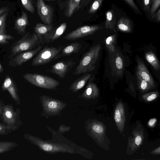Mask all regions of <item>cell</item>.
Here are the masks:
<instances>
[{"instance_id": "cell-1", "label": "cell", "mask_w": 160, "mask_h": 160, "mask_svg": "<svg viewBox=\"0 0 160 160\" xmlns=\"http://www.w3.org/2000/svg\"><path fill=\"white\" fill-rule=\"evenodd\" d=\"M52 133V140H44L39 138L28 133L23 135L24 138L31 143L38 147L41 150L48 153L58 152L78 154L85 157V149L61 137V132L56 131L47 127Z\"/></svg>"}, {"instance_id": "cell-2", "label": "cell", "mask_w": 160, "mask_h": 160, "mask_svg": "<svg viewBox=\"0 0 160 160\" xmlns=\"http://www.w3.org/2000/svg\"><path fill=\"white\" fill-rule=\"evenodd\" d=\"M101 48L100 44L92 47L82 56L73 74L79 75L93 71L96 67Z\"/></svg>"}, {"instance_id": "cell-3", "label": "cell", "mask_w": 160, "mask_h": 160, "mask_svg": "<svg viewBox=\"0 0 160 160\" xmlns=\"http://www.w3.org/2000/svg\"><path fill=\"white\" fill-rule=\"evenodd\" d=\"M39 43L36 34H31L29 32H27L22 38L12 45L11 50L12 56L13 57L22 52L34 49Z\"/></svg>"}, {"instance_id": "cell-4", "label": "cell", "mask_w": 160, "mask_h": 160, "mask_svg": "<svg viewBox=\"0 0 160 160\" xmlns=\"http://www.w3.org/2000/svg\"><path fill=\"white\" fill-rule=\"evenodd\" d=\"M23 78L28 82L36 87L48 89H56L60 83L48 76L37 73H27Z\"/></svg>"}, {"instance_id": "cell-5", "label": "cell", "mask_w": 160, "mask_h": 160, "mask_svg": "<svg viewBox=\"0 0 160 160\" xmlns=\"http://www.w3.org/2000/svg\"><path fill=\"white\" fill-rule=\"evenodd\" d=\"M39 98L43 108L42 113L46 115H60L61 112L67 106L66 103L45 95L41 96Z\"/></svg>"}, {"instance_id": "cell-6", "label": "cell", "mask_w": 160, "mask_h": 160, "mask_svg": "<svg viewBox=\"0 0 160 160\" xmlns=\"http://www.w3.org/2000/svg\"><path fill=\"white\" fill-rule=\"evenodd\" d=\"M62 46H46L41 49L33 59L32 65L38 66L46 64L54 59L63 48Z\"/></svg>"}, {"instance_id": "cell-7", "label": "cell", "mask_w": 160, "mask_h": 160, "mask_svg": "<svg viewBox=\"0 0 160 160\" xmlns=\"http://www.w3.org/2000/svg\"><path fill=\"white\" fill-rule=\"evenodd\" d=\"M20 112L19 109L15 111L12 104L5 105L2 114V120L5 124L16 130L22 123L20 120Z\"/></svg>"}, {"instance_id": "cell-8", "label": "cell", "mask_w": 160, "mask_h": 160, "mask_svg": "<svg viewBox=\"0 0 160 160\" xmlns=\"http://www.w3.org/2000/svg\"><path fill=\"white\" fill-rule=\"evenodd\" d=\"M100 29V27L98 25L84 26L68 33L64 38L68 40H75L91 35Z\"/></svg>"}, {"instance_id": "cell-9", "label": "cell", "mask_w": 160, "mask_h": 160, "mask_svg": "<svg viewBox=\"0 0 160 160\" xmlns=\"http://www.w3.org/2000/svg\"><path fill=\"white\" fill-rule=\"evenodd\" d=\"M75 64L72 59L60 61L52 65L47 71L58 75L60 79H64Z\"/></svg>"}, {"instance_id": "cell-10", "label": "cell", "mask_w": 160, "mask_h": 160, "mask_svg": "<svg viewBox=\"0 0 160 160\" xmlns=\"http://www.w3.org/2000/svg\"><path fill=\"white\" fill-rule=\"evenodd\" d=\"M53 29V26L51 24H44L41 23H37L36 24L35 31L39 43L43 45L45 43L50 42L54 31Z\"/></svg>"}, {"instance_id": "cell-11", "label": "cell", "mask_w": 160, "mask_h": 160, "mask_svg": "<svg viewBox=\"0 0 160 160\" xmlns=\"http://www.w3.org/2000/svg\"><path fill=\"white\" fill-rule=\"evenodd\" d=\"M38 13L44 23L51 25L52 22L53 9L52 7L46 4L43 0H37Z\"/></svg>"}, {"instance_id": "cell-12", "label": "cell", "mask_w": 160, "mask_h": 160, "mask_svg": "<svg viewBox=\"0 0 160 160\" xmlns=\"http://www.w3.org/2000/svg\"><path fill=\"white\" fill-rule=\"evenodd\" d=\"M2 91H8L10 94L18 105L20 104V101L18 94L17 88L12 79L9 76H6L2 83Z\"/></svg>"}, {"instance_id": "cell-13", "label": "cell", "mask_w": 160, "mask_h": 160, "mask_svg": "<svg viewBox=\"0 0 160 160\" xmlns=\"http://www.w3.org/2000/svg\"><path fill=\"white\" fill-rule=\"evenodd\" d=\"M42 46H38L36 48L30 50L20 53L12 58V61L16 65H21L24 63L31 59L37 54L42 49Z\"/></svg>"}, {"instance_id": "cell-14", "label": "cell", "mask_w": 160, "mask_h": 160, "mask_svg": "<svg viewBox=\"0 0 160 160\" xmlns=\"http://www.w3.org/2000/svg\"><path fill=\"white\" fill-rule=\"evenodd\" d=\"M137 66L136 73L138 76L147 81L153 88L155 86L153 80L144 63L138 58L137 59Z\"/></svg>"}, {"instance_id": "cell-15", "label": "cell", "mask_w": 160, "mask_h": 160, "mask_svg": "<svg viewBox=\"0 0 160 160\" xmlns=\"http://www.w3.org/2000/svg\"><path fill=\"white\" fill-rule=\"evenodd\" d=\"M112 63L113 70L116 76H121L124 69L123 59L121 53L119 52L113 54Z\"/></svg>"}, {"instance_id": "cell-16", "label": "cell", "mask_w": 160, "mask_h": 160, "mask_svg": "<svg viewBox=\"0 0 160 160\" xmlns=\"http://www.w3.org/2000/svg\"><path fill=\"white\" fill-rule=\"evenodd\" d=\"M82 48L81 44L77 42H73L62 48L60 53L56 57V60L63 57L69 56L73 53H77Z\"/></svg>"}, {"instance_id": "cell-17", "label": "cell", "mask_w": 160, "mask_h": 160, "mask_svg": "<svg viewBox=\"0 0 160 160\" xmlns=\"http://www.w3.org/2000/svg\"><path fill=\"white\" fill-rule=\"evenodd\" d=\"M91 76V73H85L76 79L70 86L69 89L73 92H77L85 86Z\"/></svg>"}, {"instance_id": "cell-18", "label": "cell", "mask_w": 160, "mask_h": 160, "mask_svg": "<svg viewBox=\"0 0 160 160\" xmlns=\"http://www.w3.org/2000/svg\"><path fill=\"white\" fill-rule=\"evenodd\" d=\"M28 24L27 14L22 11L21 16L18 18L15 21V28L20 34H23L25 32L26 27Z\"/></svg>"}, {"instance_id": "cell-19", "label": "cell", "mask_w": 160, "mask_h": 160, "mask_svg": "<svg viewBox=\"0 0 160 160\" xmlns=\"http://www.w3.org/2000/svg\"><path fill=\"white\" fill-rule=\"evenodd\" d=\"M106 20L105 28L106 29H109L117 32L116 19L115 13L112 10H109L106 13Z\"/></svg>"}, {"instance_id": "cell-20", "label": "cell", "mask_w": 160, "mask_h": 160, "mask_svg": "<svg viewBox=\"0 0 160 160\" xmlns=\"http://www.w3.org/2000/svg\"><path fill=\"white\" fill-rule=\"evenodd\" d=\"M98 89L96 84L90 80L83 93L79 96L82 98H90L97 96Z\"/></svg>"}, {"instance_id": "cell-21", "label": "cell", "mask_w": 160, "mask_h": 160, "mask_svg": "<svg viewBox=\"0 0 160 160\" xmlns=\"http://www.w3.org/2000/svg\"><path fill=\"white\" fill-rule=\"evenodd\" d=\"M116 28L119 31L126 33H130L132 30L131 22L128 18L122 17L119 20Z\"/></svg>"}, {"instance_id": "cell-22", "label": "cell", "mask_w": 160, "mask_h": 160, "mask_svg": "<svg viewBox=\"0 0 160 160\" xmlns=\"http://www.w3.org/2000/svg\"><path fill=\"white\" fill-rule=\"evenodd\" d=\"M81 0H69L68 1L66 12L68 18L71 17L73 14L79 8Z\"/></svg>"}, {"instance_id": "cell-23", "label": "cell", "mask_w": 160, "mask_h": 160, "mask_svg": "<svg viewBox=\"0 0 160 160\" xmlns=\"http://www.w3.org/2000/svg\"><path fill=\"white\" fill-rule=\"evenodd\" d=\"M146 59L148 62L156 71L160 69V65L158 59L155 54L152 51L146 52L145 54Z\"/></svg>"}, {"instance_id": "cell-24", "label": "cell", "mask_w": 160, "mask_h": 160, "mask_svg": "<svg viewBox=\"0 0 160 160\" xmlns=\"http://www.w3.org/2000/svg\"><path fill=\"white\" fill-rule=\"evenodd\" d=\"M18 145L17 143L14 142L0 141V154L12 150Z\"/></svg>"}, {"instance_id": "cell-25", "label": "cell", "mask_w": 160, "mask_h": 160, "mask_svg": "<svg viewBox=\"0 0 160 160\" xmlns=\"http://www.w3.org/2000/svg\"><path fill=\"white\" fill-rule=\"evenodd\" d=\"M116 41V34L111 35L106 39V46L109 53L113 54L115 52Z\"/></svg>"}, {"instance_id": "cell-26", "label": "cell", "mask_w": 160, "mask_h": 160, "mask_svg": "<svg viewBox=\"0 0 160 160\" xmlns=\"http://www.w3.org/2000/svg\"><path fill=\"white\" fill-rule=\"evenodd\" d=\"M67 27V23L65 22L61 24L56 30H54L50 42H54L61 37L65 31Z\"/></svg>"}, {"instance_id": "cell-27", "label": "cell", "mask_w": 160, "mask_h": 160, "mask_svg": "<svg viewBox=\"0 0 160 160\" xmlns=\"http://www.w3.org/2000/svg\"><path fill=\"white\" fill-rule=\"evenodd\" d=\"M138 85L142 91H146L152 88L150 85L146 81L136 76Z\"/></svg>"}, {"instance_id": "cell-28", "label": "cell", "mask_w": 160, "mask_h": 160, "mask_svg": "<svg viewBox=\"0 0 160 160\" xmlns=\"http://www.w3.org/2000/svg\"><path fill=\"white\" fill-rule=\"evenodd\" d=\"M8 12L4 13L0 17V34H5L6 20Z\"/></svg>"}, {"instance_id": "cell-29", "label": "cell", "mask_w": 160, "mask_h": 160, "mask_svg": "<svg viewBox=\"0 0 160 160\" xmlns=\"http://www.w3.org/2000/svg\"><path fill=\"white\" fill-rule=\"evenodd\" d=\"M15 131L13 128L0 122V135H6Z\"/></svg>"}, {"instance_id": "cell-30", "label": "cell", "mask_w": 160, "mask_h": 160, "mask_svg": "<svg viewBox=\"0 0 160 160\" xmlns=\"http://www.w3.org/2000/svg\"><path fill=\"white\" fill-rule=\"evenodd\" d=\"M103 0H95L91 5L88 13L92 14L96 12L101 5Z\"/></svg>"}, {"instance_id": "cell-31", "label": "cell", "mask_w": 160, "mask_h": 160, "mask_svg": "<svg viewBox=\"0 0 160 160\" xmlns=\"http://www.w3.org/2000/svg\"><path fill=\"white\" fill-rule=\"evenodd\" d=\"M23 7L28 11L32 13L34 12V8L31 0H21Z\"/></svg>"}, {"instance_id": "cell-32", "label": "cell", "mask_w": 160, "mask_h": 160, "mask_svg": "<svg viewBox=\"0 0 160 160\" xmlns=\"http://www.w3.org/2000/svg\"><path fill=\"white\" fill-rule=\"evenodd\" d=\"M151 6L150 8V15L154 13L160 5V0H150Z\"/></svg>"}, {"instance_id": "cell-33", "label": "cell", "mask_w": 160, "mask_h": 160, "mask_svg": "<svg viewBox=\"0 0 160 160\" xmlns=\"http://www.w3.org/2000/svg\"><path fill=\"white\" fill-rule=\"evenodd\" d=\"M14 38L12 36L6 34H0V44H4L9 43L8 40L13 39Z\"/></svg>"}, {"instance_id": "cell-34", "label": "cell", "mask_w": 160, "mask_h": 160, "mask_svg": "<svg viewBox=\"0 0 160 160\" xmlns=\"http://www.w3.org/2000/svg\"><path fill=\"white\" fill-rule=\"evenodd\" d=\"M127 4L135 11L140 14H142L141 11L139 9L138 6L136 4L133 0H124Z\"/></svg>"}, {"instance_id": "cell-35", "label": "cell", "mask_w": 160, "mask_h": 160, "mask_svg": "<svg viewBox=\"0 0 160 160\" xmlns=\"http://www.w3.org/2000/svg\"><path fill=\"white\" fill-rule=\"evenodd\" d=\"M92 130L95 132L98 133H101L103 131L102 127L98 124H94L92 127Z\"/></svg>"}, {"instance_id": "cell-36", "label": "cell", "mask_w": 160, "mask_h": 160, "mask_svg": "<svg viewBox=\"0 0 160 160\" xmlns=\"http://www.w3.org/2000/svg\"><path fill=\"white\" fill-rule=\"evenodd\" d=\"M147 98L148 101H151L155 99L157 96V92H152L144 95Z\"/></svg>"}, {"instance_id": "cell-37", "label": "cell", "mask_w": 160, "mask_h": 160, "mask_svg": "<svg viewBox=\"0 0 160 160\" xmlns=\"http://www.w3.org/2000/svg\"><path fill=\"white\" fill-rule=\"evenodd\" d=\"M71 127L67 126L65 125H61L58 128V131L62 133H64L66 132L69 131L70 128Z\"/></svg>"}, {"instance_id": "cell-38", "label": "cell", "mask_w": 160, "mask_h": 160, "mask_svg": "<svg viewBox=\"0 0 160 160\" xmlns=\"http://www.w3.org/2000/svg\"><path fill=\"white\" fill-rule=\"evenodd\" d=\"M121 115L120 112L118 109L116 110L115 112L114 119L116 122H119L121 120Z\"/></svg>"}, {"instance_id": "cell-39", "label": "cell", "mask_w": 160, "mask_h": 160, "mask_svg": "<svg viewBox=\"0 0 160 160\" xmlns=\"http://www.w3.org/2000/svg\"><path fill=\"white\" fill-rule=\"evenodd\" d=\"M152 19H155L158 22L160 21V10L159 9L156 12H155L152 16Z\"/></svg>"}, {"instance_id": "cell-40", "label": "cell", "mask_w": 160, "mask_h": 160, "mask_svg": "<svg viewBox=\"0 0 160 160\" xmlns=\"http://www.w3.org/2000/svg\"><path fill=\"white\" fill-rule=\"evenodd\" d=\"M92 0H81L79 6V8L84 7L87 5Z\"/></svg>"}, {"instance_id": "cell-41", "label": "cell", "mask_w": 160, "mask_h": 160, "mask_svg": "<svg viewBox=\"0 0 160 160\" xmlns=\"http://www.w3.org/2000/svg\"><path fill=\"white\" fill-rule=\"evenodd\" d=\"M150 3V0H143L144 8L145 10L149 9Z\"/></svg>"}, {"instance_id": "cell-42", "label": "cell", "mask_w": 160, "mask_h": 160, "mask_svg": "<svg viewBox=\"0 0 160 160\" xmlns=\"http://www.w3.org/2000/svg\"><path fill=\"white\" fill-rule=\"evenodd\" d=\"M5 106L3 101L0 100V116L2 114Z\"/></svg>"}, {"instance_id": "cell-43", "label": "cell", "mask_w": 160, "mask_h": 160, "mask_svg": "<svg viewBox=\"0 0 160 160\" xmlns=\"http://www.w3.org/2000/svg\"><path fill=\"white\" fill-rule=\"evenodd\" d=\"M157 121V119L155 118L150 119L148 122V125L151 127L153 126Z\"/></svg>"}, {"instance_id": "cell-44", "label": "cell", "mask_w": 160, "mask_h": 160, "mask_svg": "<svg viewBox=\"0 0 160 160\" xmlns=\"http://www.w3.org/2000/svg\"><path fill=\"white\" fill-rule=\"evenodd\" d=\"M142 141V138L140 136H137L135 139V143L137 145H139Z\"/></svg>"}, {"instance_id": "cell-45", "label": "cell", "mask_w": 160, "mask_h": 160, "mask_svg": "<svg viewBox=\"0 0 160 160\" xmlns=\"http://www.w3.org/2000/svg\"><path fill=\"white\" fill-rule=\"evenodd\" d=\"M8 10V7H3L0 8V17L4 13L7 12Z\"/></svg>"}, {"instance_id": "cell-46", "label": "cell", "mask_w": 160, "mask_h": 160, "mask_svg": "<svg viewBox=\"0 0 160 160\" xmlns=\"http://www.w3.org/2000/svg\"><path fill=\"white\" fill-rule=\"evenodd\" d=\"M3 71V68L0 63V72H2Z\"/></svg>"}, {"instance_id": "cell-47", "label": "cell", "mask_w": 160, "mask_h": 160, "mask_svg": "<svg viewBox=\"0 0 160 160\" xmlns=\"http://www.w3.org/2000/svg\"><path fill=\"white\" fill-rule=\"evenodd\" d=\"M46 1H54L55 0H44Z\"/></svg>"}]
</instances>
